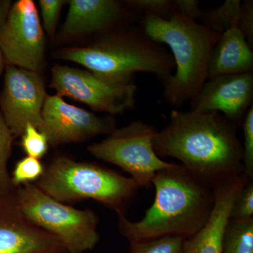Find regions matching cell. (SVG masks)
I'll use <instances>...</instances> for the list:
<instances>
[{
  "label": "cell",
  "instance_id": "1",
  "mask_svg": "<svg viewBox=\"0 0 253 253\" xmlns=\"http://www.w3.org/2000/svg\"><path fill=\"white\" fill-rule=\"evenodd\" d=\"M169 118L154 140L155 152L160 158L179 160L213 189L244 172L243 146L236 126L222 114L172 111Z\"/></svg>",
  "mask_w": 253,
  "mask_h": 253
},
{
  "label": "cell",
  "instance_id": "2",
  "mask_svg": "<svg viewBox=\"0 0 253 253\" xmlns=\"http://www.w3.org/2000/svg\"><path fill=\"white\" fill-rule=\"evenodd\" d=\"M152 185L156 189L154 202L141 220L118 215L120 234L129 243L165 236L187 239L206 225L214 206V189L182 165L158 171Z\"/></svg>",
  "mask_w": 253,
  "mask_h": 253
},
{
  "label": "cell",
  "instance_id": "3",
  "mask_svg": "<svg viewBox=\"0 0 253 253\" xmlns=\"http://www.w3.org/2000/svg\"><path fill=\"white\" fill-rule=\"evenodd\" d=\"M140 27L151 41L172 51L175 72L163 81L168 104L181 107L192 101L206 82L210 56L221 34L178 13L168 20L146 15Z\"/></svg>",
  "mask_w": 253,
  "mask_h": 253
},
{
  "label": "cell",
  "instance_id": "4",
  "mask_svg": "<svg viewBox=\"0 0 253 253\" xmlns=\"http://www.w3.org/2000/svg\"><path fill=\"white\" fill-rule=\"evenodd\" d=\"M56 54L91 72L121 79H132L134 73L141 72L164 81L175 68L172 54L151 41L141 27L108 32L89 45L63 49Z\"/></svg>",
  "mask_w": 253,
  "mask_h": 253
},
{
  "label": "cell",
  "instance_id": "5",
  "mask_svg": "<svg viewBox=\"0 0 253 253\" xmlns=\"http://www.w3.org/2000/svg\"><path fill=\"white\" fill-rule=\"evenodd\" d=\"M35 184L53 199L68 204L94 200L126 215L139 187L131 177L95 163L67 156L53 158Z\"/></svg>",
  "mask_w": 253,
  "mask_h": 253
},
{
  "label": "cell",
  "instance_id": "6",
  "mask_svg": "<svg viewBox=\"0 0 253 253\" xmlns=\"http://www.w3.org/2000/svg\"><path fill=\"white\" fill-rule=\"evenodd\" d=\"M16 201L23 214L57 238L68 253H84L99 243V218L91 210L77 209L59 202L34 183L18 187Z\"/></svg>",
  "mask_w": 253,
  "mask_h": 253
},
{
  "label": "cell",
  "instance_id": "7",
  "mask_svg": "<svg viewBox=\"0 0 253 253\" xmlns=\"http://www.w3.org/2000/svg\"><path fill=\"white\" fill-rule=\"evenodd\" d=\"M158 132L154 126L133 121L116 128L104 140L88 146L87 151L130 174L139 188L149 189L156 172L175 165L163 161L155 152L154 140Z\"/></svg>",
  "mask_w": 253,
  "mask_h": 253
},
{
  "label": "cell",
  "instance_id": "8",
  "mask_svg": "<svg viewBox=\"0 0 253 253\" xmlns=\"http://www.w3.org/2000/svg\"><path fill=\"white\" fill-rule=\"evenodd\" d=\"M50 86L62 97L72 98L111 116L133 109L137 89L132 79L106 77L60 65L52 68Z\"/></svg>",
  "mask_w": 253,
  "mask_h": 253
},
{
  "label": "cell",
  "instance_id": "9",
  "mask_svg": "<svg viewBox=\"0 0 253 253\" xmlns=\"http://www.w3.org/2000/svg\"><path fill=\"white\" fill-rule=\"evenodd\" d=\"M0 50L6 65L39 73L45 59V38L32 0L13 3L0 33Z\"/></svg>",
  "mask_w": 253,
  "mask_h": 253
},
{
  "label": "cell",
  "instance_id": "10",
  "mask_svg": "<svg viewBox=\"0 0 253 253\" xmlns=\"http://www.w3.org/2000/svg\"><path fill=\"white\" fill-rule=\"evenodd\" d=\"M46 95L39 73L6 65L0 113L14 138L22 135L28 123L41 127Z\"/></svg>",
  "mask_w": 253,
  "mask_h": 253
},
{
  "label": "cell",
  "instance_id": "11",
  "mask_svg": "<svg viewBox=\"0 0 253 253\" xmlns=\"http://www.w3.org/2000/svg\"><path fill=\"white\" fill-rule=\"evenodd\" d=\"M116 129V121L111 116H96L68 104L57 94L46 96L39 130L45 134L49 146L84 142L96 136L109 135Z\"/></svg>",
  "mask_w": 253,
  "mask_h": 253
},
{
  "label": "cell",
  "instance_id": "12",
  "mask_svg": "<svg viewBox=\"0 0 253 253\" xmlns=\"http://www.w3.org/2000/svg\"><path fill=\"white\" fill-rule=\"evenodd\" d=\"M0 253H68L57 238L23 214L16 192L0 196Z\"/></svg>",
  "mask_w": 253,
  "mask_h": 253
},
{
  "label": "cell",
  "instance_id": "13",
  "mask_svg": "<svg viewBox=\"0 0 253 253\" xmlns=\"http://www.w3.org/2000/svg\"><path fill=\"white\" fill-rule=\"evenodd\" d=\"M253 72L224 75L204 83L191 101V110L221 113L237 126L253 106Z\"/></svg>",
  "mask_w": 253,
  "mask_h": 253
},
{
  "label": "cell",
  "instance_id": "14",
  "mask_svg": "<svg viewBox=\"0 0 253 253\" xmlns=\"http://www.w3.org/2000/svg\"><path fill=\"white\" fill-rule=\"evenodd\" d=\"M251 180L244 172L214 189V206L206 225L186 239L181 253H222L223 236L236 199Z\"/></svg>",
  "mask_w": 253,
  "mask_h": 253
},
{
  "label": "cell",
  "instance_id": "15",
  "mask_svg": "<svg viewBox=\"0 0 253 253\" xmlns=\"http://www.w3.org/2000/svg\"><path fill=\"white\" fill-rule=\"evenodd\" d=\"M61 34L63 38L101 34L132 19L124 3L115 0H71Z\"/></svg>",
  "mask_w": 253,
  "mask_h": 253
},
{
  "label": "cell",
  "instance_id": "16",
  "mask_svg": "<svg viewBox=\"0 0 253 253\" xmlns=\"http://www.w3.org/2000/svg\"><path fill=\"white\" fill-rule=\"evenodd\" d=\"M253 52L238 22L221 35L213 48L207 69V79L224 75L253 72Z\"/></svg>",
  "mask_w": 253,
  "mask_h": 253
},
{
  "label": "cell",
  "instance_id": "17",
  "mask_svg": "<svg viewBox=\"0 0 253 253\" xmlns=\"http://www.w3.org/2000/svg\"><path fill=\"white\" fill-rule=\"evenodd\" d=\"M222 253H253V217H230L223 236Z\"/></svg>",
  "mask_w": 253,
  "mask_h": 253
},
{
  "label": "cell",
  "instance_id": "18",
  "mask_svg": "<svg viewBox=\"0 0 253 253\" xmlns=\"http://www.w3.org/2000/svg\"><path fill=\"white\" fill-rule=\"evenodd\" d=\"M241 8L240 0H226L215 9L203 12L200 19L202 24L222 34L234 23L238 22Z\"/></svg>",
  "mask_w": 253,
  "mask_h": 253
},
{
  "label": "cell",
  "instance_id": "19",
  "mask_svg": "<svg viewBox=\"0 0 253 253\" xmlns=\"http://www.w3.org/2000/svg\"><path fill=\"white\" fill-rule=\"evenodd\" d=\"M14 136L0 113V196L14 194L17 191L8 171V161L12 152Z\"/></svg>",
  "mask_w": 253,
  "mask_h": 253
},
{
  "label": "cell",
  "instance_id": "20",
  "mask_svg": "<svg viewBox=\"0 0 253 253\" xmlns=\"http://www.w3.org/2000/svg\"><path fill=\"white\" fill-rule=\"evenodd\" d=\"M185 240L179 236H165L149 241L130 243L129 253H181Z\"/></svg>",
  "mask_w": 253,
  "mask_h": 253
},
{
  "label": "cell",
  "instance_id": "21",
  "mask_svg": "<svg viewBox=\"0 0 253 253\" xmlns=\"http://www.w3.org/2000/svg\"><path fill=\"white\" fill-rule=\"evenodd\" d=\"M44 171V165L41 160L26 156L19 160L15 165L11 178L16 187L33 184L38 181Z\"/></svg>",
  "mask_w": 253,
  "mask_h": 253
},
{
  "label": "cell",
  "instance_id": "22",
  "mask_svg": "<svg viewBox=\"0 0 253 253\" xmlns=\"http://www.w3.org/2000/svg\"><path fill=\"white\" fill-rule=\"evenodd\" d=\"M125 4L134 12L169 19L176 14L174 0H129Z\"/></svg>",
  "mask_w": 253,
  "mask_h": 253
},
{
  "label": "cell",
  "instance_id": "23",
  "mask_svg": "<svg viewBox=\"0 0 253 253\" xmlns=\"http://www.w3.org/2000/svg\"><path fill=\"white\" fill-rule=\"evenodd\" d=\"M21 136V146L30 157L41 160L49 150V141L44 133L28 123Z\"/></svg>",
  "mask_w": 253,
  "mask_h": 253
},
{
  "label": "cell",
  "instance_id": "24",
  "mask_svg": "<svg viewBox=\"0 0 253 253\" xmlns=\"http://www.w3.org/2000/svg\"><path fill=\"white\" fill-rule=\"evenodd\" d=\"M244 143L243 146V164L244 172L251 179L253 178V106L245 115L242 124Z\"/></svg>",
  "mask_w": 253,
  "mask_h": 253
},
{
  "label": "cell",
  "instance_id": "25",
  "mask_svg": "<svg viewBox=\"0 0 253 253\" xmlns=\"http://www.w3.org/2000/svg\"><path fill=\"white\" fill-rule=\"evenodd\" d=\"M42 19L43 28L48 36H54L59 23L61 9L66 1L63 0H41Z\"/></svg>",
  "mask_w": 253,
  "mask_h": 253
},
{
  "label": "cell",
  "instance_id": "26",
  "mask_svg": "<svg viewBox=\"0 0 253 253\" xmlns=\"http://www.w3.org/2000/svg\"><path fill=\"white\" fill-rule=\"evenodd\" d=\"M230 217L236 219L253 217V179L250 180L240 192L231 210Z\"/></svg>",
  "mask_w": 253,
  "mask_h": 253
},
{
  "label": "cell",
  "instance_id": "27",
  "mask_svg": "<svg viewBox=\"0 0 253 253\" xmlns=\"http://www.w3.org/2000/svg\"><path fill=\"white\" fill-rule=\"evenodd\" d=\"M238 26L244 35L251 47L253 48V1L246 0L241 2Z\"/></svg>",
  "mask_w": 253,
  "mask_h": 253
},
{
  "label": "cell",
  "instance_id": "28",
  "mask_svg": "<svg viewBox=\"0 0 253 253\" xmlns=\"http://www.w3.org/2000/svg\"><path fill=\"white\" fill-rule=\"evenodd\" d=\"M176 13L194 20L200 19L203 11L199 7L200 2L197 0H174Z\"/></svg>",
  "mask_w": 253,
  "mask_h": 253
},
{
  "label": "cell",
  "instance_id": "29",
  "mask_svg": "<svg viewBox=\"0 0 253 253\" xmlns=\"http://www.w3.org/2000/svg\"><path fill=\"white\" fill-rule=\"evenodd\" d=\"M12 4L10 0H0V33L6 23Z\"/></svg>",
  "mask_w": 253,
  "mask_h": 253
},
{
  "label": "cell",
  "instance_id": "30",
  "mask_svg": "<svg viewBox=\"0 0 253 253\" xmlns=\"http://www.w3.org/2000/svg\"><path fill=\"white\" fill-rule=\"evenodd\" d=\"M5 67H6V63H5L4 56H3L2 53L0 50V76L2 74Z\"/></svg>",
  "mask_w": 253,
  "mask_h": 253
}]
</instances>
